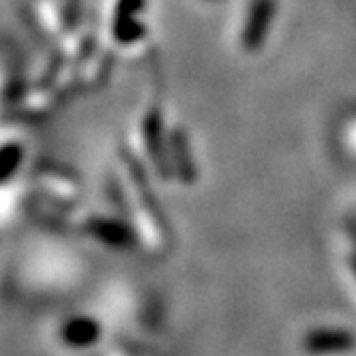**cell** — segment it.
Here are the masks:
<instances>
[{
  "mask_svg": "<svg viewBox=\"0 0 356 356\" xmlns=\"http://www.w3.org/2000/svg\"><path fill=\"white\" fill-rule=\"evenodd\" d=\"M101 333L99 324L92 318L86 316H73L63 320V324L56 330V339L69 350H82L97 341Z\"/></svg>",
  "mask_w": 356,
  "mask_h": 356,
  "instance_id": "cell-1",
  "label": "cell"
},
{
  "mask_svg": "<svg viewBox=\"0 0 356 356\" xmlns=\"http://www.w3.org/2000/svg\"><path fill=\"white\" fill-rule=\"evenodd\" d=\"M314 339V337H312ZM318 341H324V343H316L312 346L314 350H343L350 346V339L346 335H337V333H324L322 337H316Z\"/></svg>",
  "mask_w": 356,
  "mask_h": 356,
  "instance_id": "cell-2",
  "label": "cell"
}]
</instances>
